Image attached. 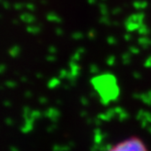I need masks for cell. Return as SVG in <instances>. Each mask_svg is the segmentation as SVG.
<instances>
[{
	"label": "cell",
	"mask_w": 151,
	"mask_h": 151,
	"mask_svg": "<svg viewBox=\"0 0 151 151\" xmlns=\"http://www.w3.org/2000/svg\"><path fill=\"white\" fill-rule=\"evenodd\" d=\"M105 151H149V149L142 138L131 136L113 144Z\"/></svg>",
	"instance_id": "cell-1"
}]
</instances>
